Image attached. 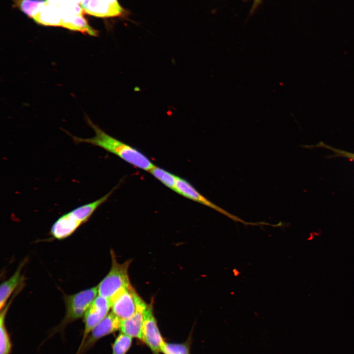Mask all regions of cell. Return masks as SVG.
<instances>
[{"label":"cell","mask_w":354,"mask_h":354,"mask_svg":"<svg viewBox=\"0 0 354 354\" xmlns=\"http://www.w3.org/2000/svg\"><path fill=\"white\" fill-rule=\"evenodd\" d=\"M132 337L121 333L115 340L112 354H126L131 347Z\"/></svg>","instance_id":"ac0fdd59"},{"label":"cell","mask_w":354,"mask_h":354,"mask_svg":"<svg viewBox=\"0 0 354 354\" xmlns=\"http://www.w3.org/2000/svg\"><path fill=\"white\" fill-rule=\"evenodd\" d=\"M306 148H322L331 151L333 155H330V158L343 157L349 159L350 161H354V153L346 151L343 149L334 148L322 142H319L316 145L305 146Z\"/></svg>","instance_id":"d6986e66"},{"label":"cell","mask_w":354,"mask_h":354,"mask_svg":"<svg viewBox=\"0 0 354 354\" xmlns=\"http://www.w3.org/2000/svg\"><path fill=\"white\" fill-rule=\"evenodd\" d=\"M80 5L84 12L98 17H118L126 13L118 0H82Z\"/></svg>","instance_id":"9c48e42d"},{"label":"cell","mask_w":354,"mask_h":354,"mask_svg":"<svg viewBox=\"0 0 354 354\" xmlns=\"http://www.w3.org/2000/svg\"><path fill=\"white\" fill-rule=\"evenodd\" d=\"M25 263H21L15 273L7 280L3 282L0 287V310L5 306L7 299L17 287L23 282V276L21 271Z\"/></svg>","instance_id":"5bb4252c"},{"label":"cell","mask_w":354,"mask_h":354,"mask_svg":"<svg viewBox=\"0 0 354 354\" xmlns=\"http://www.w3.org/2000/svg\"><path fill=\"white\" fill-rule=\"evenodd\" d=\"M148 305L144 300L142 301L134 314L121 321L120 330L122 333L142 340L144 315Z\"/></svg>","instance_id":"8fae6325"},{"label":"cell","mask_w":354,"mask_h":354,"mask_svg":"<svg viewBox=\"0 0 354 354\" xmlns=\"http://www.w3.org/2000/svg\"><path fill=\"white\" fill-rule=\"evenodd\" d=\"M121 321L112 312L109 313L91 330L78 354L86 352L100 338L120 329Z\"/></svg>","instance_id":"30bf717a"},{"label":"cell","mask_w":354,"mask_h":354,"mask_svg":"<svg viewBox=\"0 0 354 354\" xmlns=\"http://www.w3.org/2000/svg\"><path fill=\"white\" fill-rule=\"evenodd\" d=\"M260 0H255L256 4H257L259 2Z\"/></svg>","instance_id":"44dd1931"},{"label":"cell","mask_w":354,"mask_h":354,"mask_svg":"<svg viewBox=\"0 0 354 354\" xmlns=\"http://www.w3.org/2000/svg\"><path fill=\"white\" fill-rule=\"evenodd\" d=\"M112 266L109 273L97 286L99 295L108 299L111 302L113 298L122 290L131 285L128 269L131 261L118 263L114 252H111Z\"/></svg>","instance_id":"3957f363"},{"label":"cell","mask_w":354,"mask_h":354,"mask_svg":"<svg viewBox=\"0 0 354 354\" xmlns=\"http://www.w3.org/2000/svg\"><path fill=\"white\" fill-rule=\"evenodd\" d=\"M15 3L27 15L33 18L44 5L45 0H13Z\"/></svg>","instance_id":"e0dca14e"},{"label":"cell","mask_w":354,"mask_h":354,"mask_svg":"<svg viewBox=\"0 0 354 354\" xmlns=\"http://www.w3.org/2000/svg\"><path fill=\"white\" fill-rule=\"evenodd\" d=\"M174 191L178 194L194 202L200 203L226 216L236 222H240L245 226H261L266 225L265 222H248L244 221L238 216L234 215L217 205L211 202L186 179L177 176Z\"/></svg>","instance_id":"5b68a950"},{"label":"cell","mask_w":354,"mask_h":354,"mask_svg":"<svg viewBox=\"0 0 354 354\" xmlns=\"http://www.w3.org/2000/svg\"><path fill=\"white\" fill-rule=\"evenodd\" d=\"M155 178L168 188L174 190L177 176L160 167L154 166L148 171Z\"/></svg>","instance_id":"2e32d148"},{"label":"cell","mask_w":354,"mask_h":354,"mask_svg":"<svg viewBox=\"0 0 354 354\" xmlns=\"http://www.w3.org/2000/svg\"><path fill=\"white\" fill-rule=\"evenodd\" d=\"M10 302L1 310L0 317V354H10L12 345L5 325V320Z\"/></svg>","instance_id":"9a60e30c"},{"label":"cell","mask_w":354,"mask_h":354,"mask_svg":"<svg viewBox=\"0 0 354 354\" xmlns=\"http://www.w3.org/2000/svg\"><path fill=\"white\" fill-rule=\"evenodd\" d=\"M162 353L164 354H189L188 348L185 345L166 343Z\"/></svg>","instance_id":"ffe728a7"},{"label":"cell","mask_w":354,"mask_h":354,"mask_svg":"<svg viewBox=\"0 0 354 354\" xmlns=\"http://www.w3.org/2000/svg\"><path fill=\"white\" fill-rule=\"evenodd\" d=\"M111 301L100 295L97 296L84 315V330L82 339L76 354H78L87 338L94 327L109 313Z\"/></svg>","instance_id":"52a82bcc"},{"label":"cell","mask_w":354,"mask_h":354,"mask_svg":"<svg viewBox=\"0 0 354 354\" xmlns=\"http://www.w3.org/2000/svg\"><path fill=\"white\" fill-rule=\"evenodd\" d=\"M143 300L131 285L119 292L111 300L112 312L121 321L132 317Z\"/></svg>","instance_id":"8992f818"},{"label":"cell","mask_w":354,"mask_h":354,"mask_svg":"<svg viewBox=\"0 0 354 354\" xmlns=\"http://www.w3.org/2000/svg\"><path fill=\"white\" fill-rule=\"evenodd\" d=\"M114 190L112 189L99 199L79 206L61 216L52 225L50 231L51 235L58 239H62L71 236L108 200Z\"/></svg>","instance_id":"7a4b0ae2"},{"label":"cell","mask_w":354,"mask_h":354,"mask_svg":"<svg viewBox=\"0 0 354 354\" xmlns=\"http://www.w3.org/2000/svg\"><path fill=\"white\" fill-rule=\"evenodd\" d=\"M61 27L84 34L96 36L98 31L90 26L83 15L70 14L62 15Z\"/></svg>","instance_id":"4fadbf2b"},{"label":"cell","mask_w":354,"mask_h":354,"mask_svg":"<svg viewBox=\"0 0 354 354\" xmlns=\"http://www.w3.org/2000/svg\"><path fill=\"white\" fill-rule=\"evenodd\" d=\"M98 288H91L81 291L77 293L64 296L66 311L64 317L58 329H62L69 324L84 316L86 311L97 296Z\"/></svg>","instance_id":"277c9868"},{"label":"cell","mask_w":354,"mask_h":354,"mask_svg":"<svg viewBox=\"0 0 354 354\" xmlns=\"http://www.w3.org/2000/svg\"><path fill=\"white\" fill-rule=\"evenodd\" d=\"M62 17L58 4L53 1L46 0L44 5L32 19L40 25L61 27Z\"/></svg>","instance_id":"7c38bea8"},{"label":"cell","mask_w":354,"mask_h":354,"mask_svg":"<svg viewBox=\"0 0 354 354\" xmlns=\"http://www.w3.org/2000/svg\"><path fill=\"white\" fill-rule=\"evenodd\" d=\"M142 340L154 354L161 353L165 344L153 315L152 304L148 305L145 313Z\"/></svg>","instance_id":"ba28073f"},{"label":"cell","mask_w":354,"mask_h":354,"mask_svg":"<svg viewBox=\"0 0 354 354\" xmlns=\"http://www.w3.org/2000/svg\"><path fill=\"white\" fill-rule=\"evenodd\" d=\"M87 122L92 128L95 136L91 138H82L74 136L66 131L75 143H87L99 147L113 153L137 168L149 171L155 165L143 153L132 146L109 135L94 124L86 116Z\"/></svg>","instance_id":"6da1fadb"}]
</instances>
